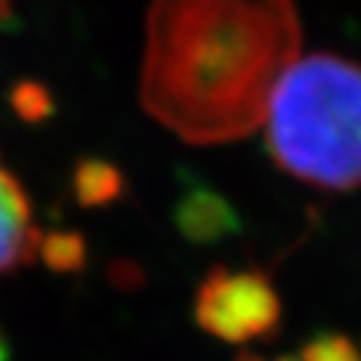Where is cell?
I'll return each mask as SVG.
<instances>
[{
  "mask_svg": "<svg viewBox=\"0 0 361 361\" xmlns=\"http://www.w3.org/2000/svg\"><path fill=\"white\" fill-rule=\"evenodd\" d=\"M300 361H361V348L348 335H319L302 345Z\"/></svg>",
  "mask_w": 361,
  "mask_h": 361,
  "instance_id": "5",
  "label": "cell"
},
{
  "mask_svg": "<svg viewBox=\"0 0 361 361\" xmlns=\"http://www.w3.org/2000/svg\"><path fill=\"white\" fill-rule=\"evenodd\" d=\"M43 238L35 231L25 188L0 161V279L30 265Z\"/></svg>",
  "mask_w": 361,
  "mask_h": 361,
  "instance_id": "4",
  "label": "cell"
},
{
  "mask_svg": "<svg viewBox=\"0 0 361 361\" xmlns=\"http://www.w3.org/2000/svg\"><path fill=\"white\" fill-rule=\"evenodd\" d=\"M193 316L207 335L244 345L252 340H268L279 329L281 300L265 273L219 265L198 286Z\"/></svg>",
  "mask_w": 361,
  "mask_h": 361,
  "instance_id": "3",
  "label": "cell"
},
{
  "mask_svg": "<svg viewBox=\"0 0 361 361\" xmlns=\"http://www.w3.org/2000/svg\"><path fill=\"white\" fill-rule=\"evenodd\" d=\"M265 137L273 161L322 190L361 188V65L310 54L273 94Z\"/></svg>",
  "mask_w": 361,
  "mask_h": 361,
  "instance_id": "2",
  "label": "cell"
},
{
  "mask_svg": "<svg viewBox=\"0 0 361 361\" xmlns=\"http://www.w3.org/2000/svg\"><path fill=\"white\" fill-rule=\"evenodd\" d=\"M300 43L292 0H153L140 83L145 110L185 142L249 137L265 123Z\"/></svg>",
  "mask_w": 361,
  "mask_h": 361,
  "instance_id": "1",
  "label": "cell"
},
{
  "mask_svg": "<svg viewBox=\"0 0 361 361\" xmlns=\"http://www.w3.org/2000/svg\"><path fill=\"white\" fill-rule=\"evenodd\" d=\"M235 361H286V359H268V356H259V353H249V350H244V353H238V359Z\"/></svg>",
  "mask_w": 361,
  "mask_h": 361,
  "instance_id": "7",
  "label": "cell"
},
{
  "mask_svg": "<svg viewBox=\"0 0 361 361\" xmlns=\"http://www.w3.org/2000/svg\"><path fill=\"white\" fill-rule=\"evenodd\" d=\"M6 16V0H0V19Z\"/></svg>",
  "mask_w": 361,
  "mask_h": 361,
  "instance_id": "8",
  "label": "cell"
},
{
  "mask_svg": "<svg viewBox=\"0 0 361 361\" xmlns=\"http://www.w3.org/2000/svg\"><path fill=\"white\" fill-rule=\"evenodd\" d=\"M0 361H11V343L3 329H0Z\"/></svg>",
  "mask_w": 361,
  "mask_h": 361,
  "instance_id": "6",
  "label": "cell"
}]
</instances>
